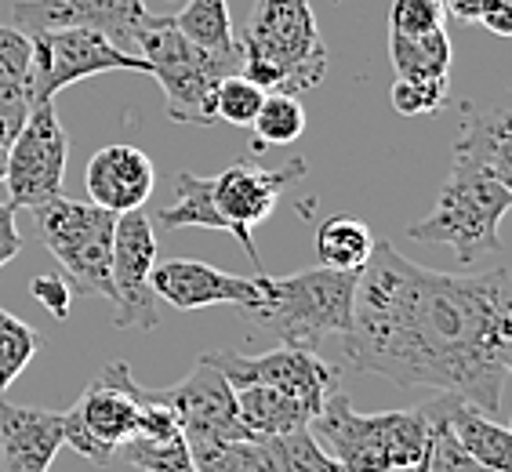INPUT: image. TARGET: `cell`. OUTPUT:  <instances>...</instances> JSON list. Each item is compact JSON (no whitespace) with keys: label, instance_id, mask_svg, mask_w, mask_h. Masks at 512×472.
<instances>
[{"label":"cell","instance_id":"cell-1","mask_svg":"<svg viewBox=\"0 0 512 472\" xmlns=\"http://www.w3.org/2000/svg\"><path fill=\"white\" fill-rule=\"evenodd\" d=\"M353 367L404 389H433L505 418L512 371V276L440 273L375 240L356 273L353 324L342 338Z\"/></svg>","mask_w":512,"mask_h":472},{"label":"cell","instance_id":"cell-2","mask_svg":"<svg viewBox=\"0 0 512 472\" xmlns=\"http://www.w3.org/2000/svg\"><path fill=\"white\" fill-rule=\"evenodd\" d=\"M240 44V77L262 91H309L327 77V48L309 0H251Z\"/></svg>","mask_w":512,"mask_h":472},{"label":"cell","instance_id":"cell-3","mask_svg":"<svg viewBox=\"0 0 512 472\" xmlns=\"http://www.w3.org/2000/svg\"><path fill=\"white\" fill-rule=\"evenodd\" d=\"M255 284L258 305L240 316L284 345L316 349L327 338H345L353 324L356 273L313 266L291 276L258 273Z\"/></svg>","mask_w":512,"mask_h":472},{"label":"cell","instance_id":"cell-4","mask_svg":"<svg viewBox=\"0 0 512 472\" xmlns=\"http://www.w3.org/2000/svg\"><path fill=\"white\" fill-rule=\"evenodd\" d=\"M313 436L349 472H396L422 462L429 443V414L378 411L360 414L345 393H327L313 422Z\"/></svg>","mask_w":512,"mask_h":472},{"label":"cell","instance_id":"cell-5","mask_svg":"<svg viewBox=\"0 0 512 472\" xmlns=\"http://www.w3.org/2000/svg\"><path fill=\"white\" fill-rule=\"evenodd\" d=\"M135 55L146 59L149 77L164 91L168 117L175 124H197V128L218 124L215 91L222 80L237 73L229 62L207 55L175 30V22L149 11L135 30Z\"/></svg>","mask_w":512,"mask_h":472},{"label":"cell","instance_id":"cell-6","mask_svg":"<svg viewBox=\"0 0 512 472\" xmlns=\"http://www.w3.org/2000/svg\"><path fill=\"white\" fill-rule=\"evenodd\" d=\"M512 207V186L473 168H451L436 207L422 222L407 226V236L418 244L454 247L462 262H483L502 251L498 226Z\"/></svg>","mask_w":512,"mask_h":472},{"label":"cell","instance_id":"cell-7","mask_svg":"<svg viewBox=\"0 0 512 472\" xmlns=\"http://www.w3.org/2000/svg\"><path fill=\"white\" fill-rule=\"evenodd\" d=\"M33 222H37L40 240L51 251V258L66 273L69 291L113 302L109 255H113L117 215L95 207L91 200H69L59 193L48 204L33 207Z\"/></svg>","mask_w":512,"mask_h":472},{"label":"cell","instance_id":"cell-8","mask_svg":"<svg viewBox=\"0 0 512 472\" xmlns=\"http://www.w3.org/2000/svg\"><path fill=\"white\" fill-rule=\"evenodd\" d=\"M69 160V138L59 124V113L51 102H40L30 109V117L22 120V128L4 149V189H8V204L19 211L48 204L62 193V178H66Z\"/></svg>","mask_w":512,"mask_h":472},{"label":"cell","instance_id":"cell-9","mask_svg":"<svg viewBox=\"0 0 512 472\" xmlns=\"http://www.w3.org/2000/svg\"><path fill=\"white\" fill-rule=\"evenodd\" d=\"M33 106L55 102L62 88L99 73H149L142 55L117 48L109 37L95 30H44L33 33Z\"/></svg>","mask_w":512,"mask_h":472},{"label":"cell","instance_id":"cell-10","mask_svg":"<svg viewBox=\"0 0 512 472\" xmlns=\"http://www.w3.org/2000/svg\"><path fill=\"white\" fill-rule=\"evenodd\" d=\"M128 378V364H109L77 404L62 411V440L91 465L113 462L120 443L138 429V400L128 393Z\"/></svg>","mask_w":512,"mask_h":472},{"label":"cell","instance_id":"cell-11","mask_svg":"<svg viewBox=\"0 0 512 472\" xmlns=\"http://www.w3.org/2000/svg\"><path fill=\"white\" fill-rule=\"evenodd\" d=\"M306 171H309L306 160L295 157L287 160V164H280V168H262L255 160H237L222 175H211V204H215V211L226 222V233L237 236V244L244 247V255L251 258V266L258 273H266V269H262V258H258L255 233L251 229L262 226L273 215L280 193L291 182H298Z\"/></svg>","mask_w":512,"mask_h":472},{"label":"cell","instance_id":"cell-12","mask_svg":"<svg viewBox=\"0 0 512 472\" xmlns=\"http://www.w3.org/2000/svg\"><path fill=\"white\" fill-rule=\"evenodd\" d=\"M153 266H157V236L153 218L138 207L117 215L113 226V255H109V284H113V324L153 331L160 324V298L153 291Z\"/></svg>","mask_w":512,"mask_h":472},{"label":"cell","instance_id":"cell-13","mask_svg":"<svg viewBox=\"0 0 512 472\" xmlns=\"http://www.w3.org/2000/svg\"><path fill=\"white\" fill-rule=\"evenodd\" d=\"M200 360L218 367L233 389H240V385H269V389H280V393L306 400L316 411L327 400V393L338 389V374H342L338 364L324 360L309 345H276V349L258 356L218 349V353H204Z\"/></svg>","mask_w":512,"mask_h":472},{"label":"cell","instance_id":"cell-14","mask_svg":"<svg viewBox=\"0 0 512 472\" xmlns=\"http://www.w3.org/2000/svg\"><path fill=\"white\" fill-rule=\"evenodd\" d=\"M160 404H168L175 411L182 436L189 443V454L200 447H215V443L244 440L251 436L237 418V393L233 385L222 378V371L200 360L197 371L182 378L171 389H153Z\"/></svg>","mask_w":512,"mask_h":472},{"label":"cell","instance_id":"cell-15","mask_svg":"<svg viewBox=\"0 0 512 472\" xmlns=\"http://www.w3.org/2000/svg\"><path fill=\"white\" fill-rule=\"evenodd\" d=\"M11 15L26 37L80 26L102 33L117 48L135 55V30L146 19V0H19Z\"/></svg>","mask_w":512,"mask_h":472},{"label":"cell","instance_id":"cell-16","mask_svg":"<svg viewBox=\"0 0 512 472\" xmlns=\"http://www.w3.org/2000/svg\"><path fill=\"white\" fill-rule=\"evenodd\" d=\"M153 291L182 313H197L207 305H233L237 313H247L258 305L255 276L222 273V269L197 262V258H168L153 266Z\"/></svg>","mask_w":512,"mask_h":472},{"label":"cell","instance_id":"cell-17","mask_svg":"<svg viewBox=\"0 0 512 472\" xmlns=\"http://www.w3.org/2000/svg\"><path fill=\"white\" fill-rule=\"evenodd\" d=\"M128 393L138 400V429L120 443V454L142 472H197L175 411L160 404L153 389L138 385L135 374L128 378Z\"/></svg>","mask_w":512,"mask_h":472},{"label":"cell","instance_id":"cell-18","mask_svg":"<svg viewBox=\"0 0 512 472\" xmlns=\"http://www.w3.org/2000/svg\"><path fill=\"white\" fill-rule=\"evenodd\" d=\"M84 186H88V197L95 207L124 215V211L146 207V200L153 197V186H157V168L138 146L113 142L88 160Z\"/></svg>","mask_w":512,"mask_h":472},{"label":"cell","instance_id":"cell-19","mask_svg":"<svg viewBox=\"0 0 512 472\" xmlns=\"http://www.w3.org/2000/svg\"><path fill=\"white\" fill-rule=\"evenodd\" d=\"M62 440V411L0 400V465L4 472H51Z\"/></svg>","mask_w":512,"mask_h":472},{"label":"cell","instance_id":"cell-20","mask_svg":"<svg viewBox=\"0 0 512 472\" xmlns=\"http://www.w3.org/2000/svg\"><path fill=\"white\" fill-rule=\"evenodd\" d=\"M454 164L512 186V120L509 109L462 102V128L454 138Z\"/></svg>","mask_w":512,"mask_h":472},{"label":"cell","instance_id":"cell-21","mask_svg":"<svg viewBox=\"0 0 512 472\" xmlns=\"http://www.w3.org/2000/svg\"><path fill=\"white\" fill-rule=\"evenodd\" d=\"M425 411L444 418L454 440L462 443L476 465H483L487 472H512V433L505 429L502 418H491L480 407L447 393H436V400L425 404Z\"/></svg>","mask_w":512,"mask_h":472},{"label":"cell","instance_id":"cell-22","mask_svg":"<svg viewBox=\"0 0 512 472\" xmlns=\"http://www.w3.org/2000/svg\"><path fill=\"white\" fill-rule=\"evenodd\" d=\"M33 44L19 26H0V146L8 149L15 131L33 109Z\"/></svg>","mask_w":512,"mask_h":472},{"label":"cell","instance_id":"cell-23","mask_svg":"<svg viewBox=\"0 0 512 472\" xmlns=\"http://www.w3.org/2000/svg\"><path fill=\"white\" fill-rule=\"evenodd\" d=\"M233 393H237V418L251 436L276 440V436L309 429V422L316 418L313 404L269 385H240Z\"/></svg>","mask_w":512,"mask_h":472},{"label":"cell","instance_id":"cell-24","mask_svg":"<svg viewBox=\"0 0 512 472\" xmlns=\"http://www.w3.org/2000/svg\"><path fill=\"white\" fill-rule=\"evenodd\" d=\"M171 22L186 40H193L197 48L229 62L240 73V44L233 19H229V0H186V8L178 11Z\"/></svg>","mask_w":512,"mask_h":472},{"label":"cell","instance_id":"cell-25","mask_svg":"<svg viewBox=\"0 0 512 472\" xmlns=\"http://www.w3.org/2000/svg\"><path fill=\"white\" fill-rule=\"evenodd\" d=\"M371 251H375L371 226L353 215L327 218L324 226L316 229V258H320V266H327V269L360 273V269L367 266Z\"/></svg>","mask_w":512,"mask_h":472},{"label":"cell","instance_id":"cell-26","mask_svg":"<svg viewBox=\"0 0 512 472\" xmlns=\"http://www.w3.org/2000/svg\"><path fill=\"white\" fill-rule=\"evenodd\" d=\"M451 37L447 30L389 33V59L396 77H451Z\"/></svg>","mask_w":512,"mask_h":472},{"label":"cell","instance_id":"cell-27","mask_svg":"<svg viewBox=\"0 0 512 472\" xmlns=\"http://www.w3.org/2000/svg\"><path fill=\"white\" fill-rule=\"evenodd\" d=\"M197 472H280L276 443L266 436H244V440L215 443L193 451Z\"/></svg>","mask_w":512,"mask_h":472},{"label":"cell","instance_id":"cell-28","mask_svg":"<svg viewBox=\"0 0 512 472\" xmlns=\"http://www.w3.org/2000/svg\"><path fill=\"white\" fill-rule=\"evenodd\" d=\"M306 124L309 117L298 95H287V91H266V99H262L255 120H251L258 146H291L306 135Z\"/></svg>","mask_w":512,"mask_h":472},{"label":"cell","instance_id":"cell-29","mask_svg":"<svg viewBox=\"0 0 512 472\" xmlns=\"http://www.w3.org/2000/svg\"><path fill=\"white\" fill-rule=\"evenodd\" d=\"M40 349V335L26 320L0 309V396L19 382V374L33 364Z\"/></svg>","mask_w":512,"mask_h":472},{"label":"cell","instance_id":"cell-30","mask_svg":"<svg viewBox=\"0 0 512 472\" xmlns=\"http://www.w3.org/2000/svg\"><path fill=\"white\" fill-rule=\"evenodd\" d=\"M425 411V407H422ZM429 414V411H425ZM411 472H487L483 465H476L469 454H465V447L458 440H454V433L447 429L444 418H436V414H429V443H425V454L422 462L414 465Z\"/></svg>","mask_w":512,"mask_h":472},{"label":"cell","instance_id":"cell-31","mask_svg":"<svg viewBox=\"0 0 512 472\" xmlns=\"http://www.w3.org/2000/svg\"><path fill=\"white\" fill-rule=\"evenodd\" d=\"M276 462L280 472H349L331 458V454L320 447L309 429H298V433L276 436Z\"/></svg>","mask_w":512,"mask_h":472},{"label":"cell","instance_id":"cell-32","mask_svg":"<svg viewBox=\"0 0 512 472\" xmlns=\"http://www.w3.org/2000/svg\"><path fill=\"white\" fill-rule=\"evenodd\" d=\"M389 99L400 117L440 113L447 106V77H396Z\"/></svg>","mask_w":512,"mask_h":472},{"label":"cell","instance_id":"cell-33","mask_svg":"<svg viewBox=\"0 0 512 472\" xmlns=\"http://www.w3.org/2000/svg\"><path fill=\"white\" fill-rule=\"evenodd\" d=\"M262 99H266V91L251 84L247 77H240V73H233L215 91V117L233 124V128H251Z\"/></svg>","mask_w":512,"mask_h":472},{"label":"cell","instance_id":"cell-34","mask_svg":"<svg viewBox=\"0 0 512 472\" xmlns=\"http://www.w3.org/2000/svg\"><path fill=\"white\" fill-rule=\"evenodd\" d=\"M444 22V0H393L389 8V33H429Z\"/></svg>","mask_w":512,"mask_h":472},{"label":"cell","instance_id":"cell-35","mask_svg":"<svg viewBox=\"0 0 512 472\" xmlns=\"http://www.w3.org/2000/svg\"><path fill=\"white\" fill-rule=\"evenodd\" d=\"M30 295L37 298L44 309H51V313L59 316V320H66V316H69L73 291H69V284L62 280V276H37V280L30 284Z\"/></svg>","mask_w":512,"mask_h":472},{"label":"cell","instance_id":"cell-36","mask_svg":"<svg viewBox=\"0 0 512 472\" xmlns=\"http://www.w3.org/2000/svg\"><path fill=\"white\" fill-rule=\"evenodd\" d=\"M22 255V233L15 226V207L0 204V269Z\"/></svg>","mask_w":512,"mask_h":472},{"label":"cell","instance_id":"cell-37","mask_svg":"<svg viewBox=\"0 0 512 472\" xmlns=\"http://www.w3.org/2000/svg\"><path fill=\"white\" fill-rule=\"evenodd\" d=\"M483 30L498 33V37H512V0H491L480 19Z\"/></svg>","mask_w":512,"mask_h":472},{"label":"cell","instance_id":"cell-38","mask_svg":"<svg viewBox=\"0 0 512 472\" xmlns=\"http://www.w3.org/2000/svg\"><path fill=\"white\" fill-rule=\"evenodd\" d=\"M487 4L491 0H444V15H451L458 22H469V26H480Z\"/></svg>","mask_w":512,"mask_h":472},{"label":"cell","instance_id":"cell-39","mask_svg":"<svg viewBox=\"0 0 512 472\" xmlns=\"http://www.w3.org/2000/svg\"><path fill=\"white\" fill-rule=\"evenodd\" d=\"M0 171H4V146H0Z\"/></svg>","mask_w":512,"mask_h":472}]
</instances>
